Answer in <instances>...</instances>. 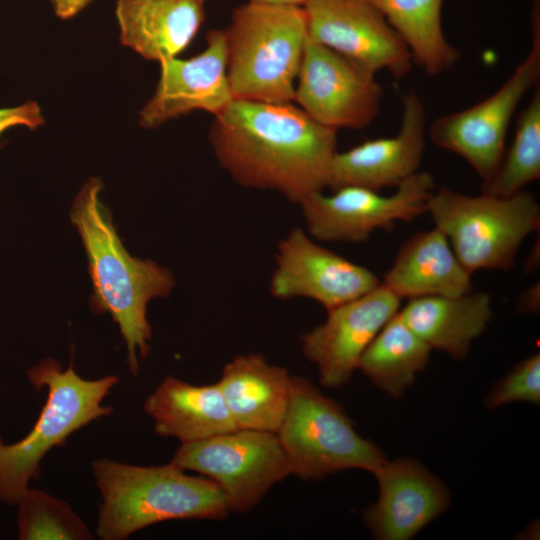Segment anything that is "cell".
<instances>
[{
  "label": "cell",
  "mask_w": 540,
  "mask_h": 540,
  "mask_svg": "<svg viewBox=\"0 0 540 540\" xmlns=\"http://www.w3.org/2000/svg\"><path fill=\"white\" fill-rule=\"evenodd\" d=\"M209 140L239 184L275 190L300 203L328 187L337 131L291 103L234 99L215 116Z\"/></svg>",
  "instance_id": "1"
},
{
  "label": "cell",
  "mask_w": 540,
  "mask_h": 540,
  "mask_svg": "<svg viewBox=\"0 0 540 540\" xmlns=\"http://www.w3.org/2000/svg\"><path fill=\"white\" fill-rule=\"evenodd\" d=\"M102 189L99 178L87 180L75 197L70 218L88 259L91 310L110 313L126 343L130 371L136 376L138 353L144 359L150 350L147 305L154 298L167 297L175 282L167 268L127 252L100 198Z\"/></svg>",
  "instance_id": "2"
},
{
  "label": "cell",
  "mask_w": 540,
  "mask_h": 540,
  "mask_svg": "<svg viewBox=\"0 0 540 540\" xmlns=\"http://www.w3.org/2000/svg\"><path fill=\"white\" fill-rule=\"evenodd\" d=\"M101 494L97 535L123 540L169 520H222L230 510L221 488L211 479L190 476L172 461L138 466L107 458L92 462Z\"/></svg>",
  "instance_id": "3"
},
{
  "label": "cell",
  "mask_w": 540,
  "mask_h": 540,
  "mask_svg": "<svg viewBox=\"0 0 540 540\" xmlns=\"http://www.w3.org/2000/svg\"><path fill=\"white\" fill-rule=\"evenodd\" d=\"M224 33L227 78L234 99L294 101L309 39L303 6L249 1L233 11Z\"/></svg>",
  "instance_id": "4"
},
{
  "label": "cell",
  "mask_w": 540,
  "mask_h": 540,
  "mask_svg": "<svg viewBox=\"0 0 540 540\" xmlns=\"http://www.w3.org/2000/svg\"><path fill=\"white\" fill-rule=\"evenodd\" d=\"M27 379L37 390L46 387L48 397L31 431L15 443L0 445V502L11 506H16L37 478L40 462L52 448L112 413V407L102 405V401L118 382L115 375L84 379L72 365L63 370L50 358L30 368Z\"/></svg>",
  "instance_id": "5"
},
{
  "label": "cell",
  "mask_w": 540,
  "mask_h": 540,
  "mask_svg": "<svg viewBox=\"0 0 540 540\" xmlns=\"http://www.w3.org/2000/svg\"><path fill=\"white\" fill-rule=\"evenodd\" d=\"M427 213L471 275L513 268L523 241L540 228V205L525 190L471 196L443 186L430 196Z\"/></svg>",
  "instance_id": "6"
},
{
  "label": "cell",
  "mask_w": 540,
  "mask_h": 540,
  "mask_svg": "<svg viewBox=\"0 0 540 540\" xmlns=\"http://www.w3.org/2000/svg\"><path fill=\"white\" fill-rule=\"evenodd\" d=\"M276 434L291 474L302 480L353 468L373 473L387 460L379 447L358 434L340 404L300 376H292L288 409Z\"/></svg>",
  "instance_id": "7"
},
{
  "label": "cell",
  "mask_w": 540,
  "mask_h": 540,
  "mask_svg": "<svg viewBox=\"0 0 540 540\" xmlns=\"http://www.w3.org/2000/svg\"><path fill=\"white\" fill-rule=\"evenodd\" d=\"M540 79L539 10H533L532 46L525 59L491 95L463 110L435 119L428 128L430 140L451 151L474 169L481 185L492 180L505 154L512 117L526 93Z\"/></svg>",
  "instance_id": "8"
},
{
  "label": "cell",
  "mask_w": 540,
  "mask_h": 540,
  "mask_svg": "<svg viewBox=\"0 0 540 540\" xmlns=\"http://www.w3.org/2000/svg\"><path fill=\"white\" fill-rule=\"evenodd\" d=\"M172 462L214 481L230 512L247 513L266 493L291 474L275 432L241 429L182 443Z\"/></svg>",
  "instance_id": "9"
},
{
  "label": "cell",
  "mask_w": 540,
  "mask_h": 540,
  "mask_svg": "<svg viewBox=\"0 0 540 540\" xmlns=\"http://www.w3.org/2000/svg\"><path fill=\"white\" fill-rule=\"evenodd\" d=\"M433 176L416 172L390 195L359 186H344L325 195L315 192L299 204L311 237L323 242H362L376 230L412 222L427 213L435 190Z\"/></svg>",
  "instance_id": "10"
},
{
  "label": "cell",
  "mask_w": 540,
  "mask_h": 540,
  "mask_svg": "<svg viewBox=\"0 0 540 540\" xmlns=\"http://www.w3.org/2000/svg\"><path fill=\"white\" fill-rule=\"evenodd\" d=\"M376 72L308 39L294 102L312 119L338 131L362 129L377 117L383 88Z\"/></svg>",
  "instance_id": "11"
},
{
  "label": "cell",
  "mask_w": 540,
  "mask_h": 540,
  "mask_svg": "<svg viewBox=\"0 0 540 540\" xmlns=\"http://www.w3.org/2000/svg\"><path fill=\"white\" fill-rule=\"evenodd\" d=\"M309 39L374 72L407 76L412 55L380 9L370 0H306Z\"/></svg>",
  "instance_id": "12"
},
{
  "label": "cell",
  "mask_w": 540,
  "mask_h": 540,
  "mask_svg": "<svg viewBox=\"0 0 540 540\" xmlns=\"http://www.w3.org/2000/svg\"><path fill=\"white\" fill-rule=\"evenodd\" d=\"M380 283L368 268L320 246L304 230L294 228L278 244L270 293L282 300L310 298L328 311Z\"/></svg>",
  "instance_id": "13"
},
{
  "label": "cell",
  "mask_w": 540,
  "mask_h": 540,
  "mask_svg": "<svg viewBox=\"0 0 540 540\" xmlns=\"http://www.w3.org/2000/svg\"><path fill=\"white\" fill-rule=\"evenodd\" d=\"M400 301L380 283L328 310L325 322L301 337L302 352L316 365L323 386L338 388L350 380L365 349L399 311Z\"/></svg>",
  "instance_id": "14"
},
{
  "label": "cell",
  "mask_w": 540,
  "mask_h": 540,
  "mask_svg": "<svg viewBox=\"0 0 540 540\" xmlns=\"http://www.w3.org/2000/svg\"><path fill=\"white\" fill-rule=\"evenodd\" d=\"M206 43L194 57H174L159 63L155 92L139 113L141 126L158 127L195 110L216 116L234 100L227 78L224 30H210Z\"/></svg>",
  "instance_id": "15"
},
{
  "label": "cell",
  "mask_w": 540,
  "mask_h": 540,
  "mask_svg": "<svg viewBox=\"0 0 540 540\" xmlns=\"http://www.w3.org/2000/svg\"><path fill=\"white\" fill-rule=\"evenodd\" d=\"M401 126L393 137L364 141L334 156L328 187L359 186L380 192L418 172L427 135L424 104L411 91L402 98Z\"/></svg>",
  "instance_id": "16"
},
{
  "label": "cell",
  "mask_w": 540,
  "mask_h": 540,
  "mask_svg": "<svg viewBox=\"0 0 540 540\" xmlns=\"http://www.w3.org/2000/svg\"><path fill=\"white\" fill-rule=\"evenodd\" d=\"M373 474L379 499L364 511V520L376 539H410L449 505L446 486L413 459L386 460Z\"/></svg>",
  "instance_id": "17"
},
{
  "label": "cell",
  "mask_w": 540,
  "mask_h": 540,
  "mask_svg": "<svg viewBox=\"0 0 540 540\" xmlns=\"http://www.w3.org/2000/svg\"><path fill=\"white\" fill-rule=\"evenodd\" d=\"M237 428L277 432L286 415L292 376L260 353L239 354L217 382Z\"/></svg>",
  "instance_id": "18"
},
{
  "label": "cell",
  "mask_w": 540,
  "mask_h": 540,
  "mask_svg": "<svg viewBox=\"0 0 540 540\" xmlns=\"http://www.w3.org/2000/svg\"><path fill=\"white\" fill-rule=\"evenodd\" d=\"M115 14L122 45L144 59L177 57L205 18L204 0H117Z\"/></svg>",
  "instance_id": "19"
},
{
  "label": "cell",
  "mask_w": 540,
  "mask_h": 540,
  "mask_svg": "<svg viewBox=\"0 0 540 540\" xmlns=\"http://www.w3.org/2000/svg\"><path fill=\"white\" fill-rule=\"evenodd\" d=\"M398 298L457 296L473 290L445 234L434 227L409 237L381 282Z\"/></svg>",
  "instance_id": "20"
},
{
  "label": "cell",
  "mask_w": 540,
  "mask_h": 540,
  "mask_svg": "<svg viewBox=\"0 0 540 540\" xmlns=\"http://www.w3.org/2000/svg\"><path fill=\"white\" fill-rule=\"evenodd\" d=\"M144 411L156 434L181 444L237 429L217 382L195 385L167 376L147 397Z\"/></svg>",
  "instance_id": "21"
},
{
  "label": "cell",
  "mask_w": 540,
  "mask_h": 540,
  "mask_svg": "<svg viewBox=\"0 0 540 540\" xmlns=\"http://www.w3.org/2000/svg\"><path fill=\"white\" fill-rule=\"evenodd\" d=\"M404 323L431 349L463 359L472 342L490 322L491 296L471 292L457 296H425L409 299L398 311Z\"/></svg>",
  "instance_id": "22"
},
{
  "label": "cell",
  "mask_w": 540,
  "mask_h": 540,
  "mask_svg": "<svg viewBox=\"0 0 540 540\" xmlns=\"http://www.w3.org/2000/svg\"><path fill=\"white\" fill-rule=\"evenodd\" d=\"M408 47L413 62L427 75L453 68L460 51L446 39L442 28L444 0H370Z\"/></svg>",
  "instance_id": "23"
},
{
  "label": "cell",
  "mask_w": 540,
  "mask_h": 540,
  "mask_svg": "<svg viewBox=\"0 0 540 540\" xmlns=\"http://www.w3.org/2000/svg\"><path fill=\"white\" fill-rule=\"evenodd\" d=\"M430 351L397 312L365 349L358 369L382 391L399 398L426 367Z\"/></svg>",
  "instance_id": "24"
},
{
  "label": "cell",
  "mask_w": 540,
  "mask_h": 540,
  "mask_svg": "<svg viewBox=\"0 0 540 540\" xmlns=\"http://www.w3.org/2000/svg\"><path fill=\"white\" fill-rule=\"evenodd\" d=\"M540 178V86L518 115L514 140L501 165L481 192L499 197L513 195Z\"/></svg>",
  "instance_id": "25"
},
{
  "label": "cell",
  "mask_w": 540,
  "mask_h": 540,
  "mask_svg": "<svg viewBox=\"0 0 540 540\" xmlns=\"http://www.w3.org/2000/svg\"><path fill=\"white\" fill-rule=\"evenodd\" d=\"M16 506L21 540H90L94 536L80 516L60 498L28 488Z\"/></svg>",
  "instance_id": "26"
},
{
  "label": "cell",
  "mask_w": 540,
  "mask_h": 540,
  "mask_svg": "<svg viewBox=\"0 0 540 540\" xmlns=\"http://www.w3.org/2000/svg\"><path fill=\"white\" fill-rule=\"evenodd\" d=\"M487 406L525 401L540 402V354L535 353L517 363L490 391Z\"/></svg>",
  "instance_id": "27"
},
{
  "label": "cell",
  "mask_w": 540,
  "mask_h": 540,
  "mask_svg": "<svg viewBox=\"0 0 540 540\" xmlns=\"http://www.w3.org/2000/svg\"><path fill=\"white\" fill-rule=\"evenodd\" d=\"M44 117L36 101H26L15 107L0 108V135L16 126L34 130L44 125Z\"/></svg>",
  "instance_id": "28"
},
{
  "label": "cell",
  "mask_w": 540,
  "mask_h": 540,
  "mask_svg": "<svg viewBox=\"0 0 540 540\" xmlns=\"http://www.w3.org/2000/svg\"><path fill=\"white\" fill-rule=\"evenodd\" d=\"M57 17L66 20L74 17L93 0H50Z\"/></svg>",
  "instance_id": "29"
},
{
  "label": "cell",
  "mask_w": 540,
  "mask_h": 540,
  "mask_svg": "<svg viewBox=\"0 0 540 540\" xmlns=\"http://www.w3.org/2000/svg\"><path fill=\"white\" fill-rule=\"evenodd\" d=\"M517 309L521 313L535 314L540 309V287L539 282L532 285L519 295Z\"/></svg>",
  "instance_id": "30"
},
{
  "label": "cell",
  "mask_w": 540,
  "mask_h": 540,
  "mask_svg": "<svg viewBox=\"0 0 540 540\" xmlns=\"http://www.w3.org/2000/svg\"><path fill=\"white\" fill-rule=\"evenodd\" d=\"M257 3L272 4V5H301L303 6L306 0H249Z\"/></svg>",
  "instance_id": "31"
},
{
  "label": "cell",
  "mask_w": 540,
  "mask_h": 540,
  "mask_svg": "<svg viewBox=\"0 0 540 540\" xmlns=\"http://www.w3.org/2000/svg\"><path fill=\"white\" fill-rule=\"evenodd\" d=\"M2 443H3V440H2V438H1V436H0V445H1Z\"/></svg>",
  "instance_id": "32"
}]
</instances>
